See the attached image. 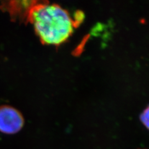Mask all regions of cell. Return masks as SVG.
Returning <instances> with one entry per match:
<instances>
[{
  "label": "cell",
  "instance_id": "cell-1",
  "mask_svg": "<svg viewBox=\"0 0 149 149\" xmlns=\"http://www.w3.org/2000/svg\"><path fill=\"white\" fill-rule=\"evenodd\" d=\"M36 34L42 43L57 45L72 34L74 22L68 13L57 4H34L28 16Z\"/></svg>",
  "mask_w": 149,
  "mask_h": 149
},
{
  "label": "cell",
  "instance_id": "cell-4",
  "mask_svg": "<svg viewBox=\"0 0 149 149\" xmlns=\"http://www.w3.org/2000/svg\"><path fill=\"white\" fill-rule=\"evenodd\" d=\"M141 120L143 125L149 129V106L143 111L141 116Z\"/></svg>",
  "mask_w": 149,
  "mask_h": 149
},
{
  "label": "cell",
  "instance_id": "cell-3",
  "mask_svg": "<svg viewBox=\"0 0 149 149\" xmlns=\"http://www.w3.org/2000/svg\"><path fill=\"white\" fill-rule=\"evenodd\" d=\"M34 4V1H12L9 2V5H6V9L11 13V15L17 18L26 17L28 19L31 9Z\"/></svg>",
  "mask_w": 149,
  "mask_h": 149
},
{
  "label": "cell",
  "instance_id": "cell-2",
  "mask_svg": "<svg viewBox=\"0 0 149 149\" xmlns=\"http://www.w3.org/2000/svg\"><path fill=\"white\" fill-rule=\"evenodd\" d=\"M24 124V118L17 109L9 106L0 107V132L16 134L22 128Z\"/></svg>",
  "mask_w": 149,
  "mask_h": 149
}]
</instances>
